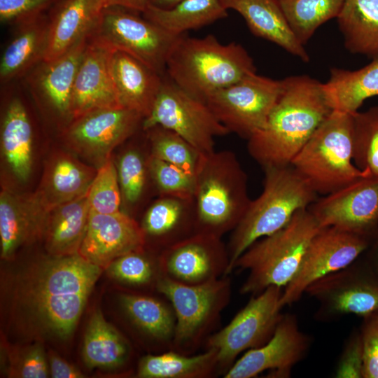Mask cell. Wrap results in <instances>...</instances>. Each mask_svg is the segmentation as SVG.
<instances>
[{
    "mask_svg": "<svg viewBox=\"0 0 378 378\" xmlns=\"http://www.w3.org/2000/svg\"><path fill=\"white\" fill-rule=\"evenodd\" d=\"M364 353L359 331L348 341L338 363L335 375L339 378H363Z\"/></svg>",
    "mask_w": 378,
    "mask_h": 378,
    "instance_id": "47",
    "label": "cell"
},
{
    "mask_svg": "<svg viewBox=\"0 0 378 378\" xmlns=\"http://www.w3.org/2000/svg\"><path fill=\"white\" fill-rule=\"evenodd\" d=\"M144 117L124 107L104 108L73 118L64 128L67 145L99 167L113 150L142 130Z\"/></svg>",
    "mask_w": 378,
    "mask_h": 378,
    "instance_id": "14",
    "label": "cell"
},
{
    "mask_svg": "<svg viewBox=\"0 0 378 378\" xmlns=\"http://www.w3.org/2000/svg\"><path fill=\"white\" fill-rule=\"evenodd\" d=\"M353 114L332 110L290 164L317 195L370 174L353 162Z\"/></svg>",
    "mask_w": 378,
    "mask_h": 378,
    "instance_id": "7",
    "label": "cell"
},
{
    "mask_svg": "<svg viewBox=\"0 0 378 378\" xmlns=\"http://www.w3.org/2000/svg\"><path fill=\"white\" fill-rule=\"evenodd\" d=\"M321 229L306 208L297 211L278 231L255 241L234 265L233 270L248 272L240 293L255 295L272 286L286 287L295 276L311 241Z\"/></svg>",
    "mask_w": 378,
    "mask_h": 378,
    "instance_id": "6",
    "label": "cell"
},
{
    "mask_svg": "<svg viewBox=\"0 0 378 378\" xmlns=\"http://www.w3.org/2000/svg\"><path fill=\"white\" fill-rule=\"evenodd\" d=\"M157 292L171 302L176 316L172 349L186 355L195 354L214 332L231 296L227 276L196 286L179 284L162 276Z\"/></svg>",
    "mask_w": 378,
    "mask_h": 378,
    "instance_id": "8",
    "label": "cell"
},
{
    "mask_svg": "<svg viewBox=\"0 0 378 378\" xmlns=\"http://www.w3.org/2000/svg\"><path fill=\"white\" fill-rule=\"evenodd\" d=\"M195 178L196 233L222 238L248 209L247 175L235 153L223 150L204 156Z\"/></svg>",
    "mask_w": 378,
    "mask_h": 378,
    "instance_id": "5",
    "label": "cell"
},
{
    "mask_svg": "<svg viewBox=\"0 0 378 378\" xmlns=\"http://www.w3.org/2000/svg\"><path fill=\"white\" fill-rule=\"evenodd\" d=\"M353 115V162L360 170L378 175V106Z\"/></svg>",
    "mask_w": 378,
    "mask_h": 378,
    "instance_id": "41",
    "label": "cell"
},
{
    "mask_svg": "<svg viewBox=\"0 0 378 378\" xmlns=\"http://www.w3.org/2000/svg\"><path fill=\"white\" fill-rule=\"evenodd\" d=\"M47 13L15 26V32L1 57V85L24 78L45 59L48 42Z\"/></svg>",
    "mask_w": 378,
    "mask_h": 378,
    "instance_id": "27",
    "label": "cell"
},
{
    "mask_svg": "<svg viewBox=\"0 0 378 378\" xmlns=\"http://www.w3.org/2000/svg\"><path fill=\"white\" fill-rule=\"evenodd\" d=\"M150 156V153L146 155L139 148L130 147L118 159L116 168L122 202L129 207L136 206L142 200L148 181H153Z\"/></svg>",
    "mask_w": 378,
    "mask_h": 378,
    "instance_id": "40",
    "label": "cell"
},
{
    "mask_svg": "<svg viewBox=\"0 0 378 378\" xmlns=\"http://www.w3.org/2000/svg\"><path fill=\"white\" fill-rule=\"evenodd\" d=\"M310 344L295 316L284 314L272 337L262 346L245 351L223 377L252 378L265 371L272 377H289L293 367L306 356Z\"/></svg>",
    "mask_w": 378,
    "mask_h": 378,
    "instance_id": "18",
    "label": "cell"
},
{
    "mask_svg": "<svg viewBox=\"0 0 378 378\" xmlns=\"http://www.w3.org/2000/svg\"><path fill=\"white\" fill-rule=\"evenodd\" d=\"M155 125L171 130L207 155L214 139L230 134L206 103L190 95L165 74L153 107L142 122V130Z\"/></svg>",
    "mask_w": 378,
    "mask_h": 378,
    "instance_id": "11",
    "label": "cell"
},
{
    "mask_svg": "<svg viewBox=\"0 0 378 378\" xmlns=\"http://www.w3.org/2000/svg\"><path fill=\"white\" fill-rule=\"evenodd\" d=\"M218 374L217 351L205 349L186 355L173 349L143 356L137 365L141 378H209Z\"/></svg>",
    "mask_w": 378,
    "mask_h": 378,
    "instance_id": "33",
    "label": "cell"
},
{
    "mask_svg": "<svg viewBox=\"0 0 378 378\" xmlns=\"http://www.w3.org/2000/svg\"><path fill=\"white\" fill-rule=\"evenodd\" d=\"M183 0H148V4L163 9H169L174 7Z\"/></svg>",
    "mask_w": 378,
    "mask_h": 378,
    "instance_id": "51",
    "label": "cell"
},
{
    "mask_svg": "<svg viewBox=\"0 0 378 378\" xmlns=\"http://www.w3.org/2000/svg\"><path fill=\"white\" fill-rule=\"evenodd\" d=\"M97 171L69 155L56 156L46 167L34 192L49 209L88 193Z\"/></svg>",
    "mask_w": 378,
    "mask_h": 378,
    "instance_id": "29",
    "label": "cell"
},
{
    "mask_svg": "<svg viewBox=\"0 0 378 378\" xmlns=\"http://www.w3.org/2000/svg\"><path fill=\"white\" fill-rule=\"evenodd\" d=\"M131 10L120 6L106 7L89 36L164 76L169 52L181 35L171 34Z\"/></svg>",
    "mask_w": 378,
    "mask_h": 378,
    "instance_id": "10",
    "label": "cell"
},
{
    "mask_svg": "<svg viewBox=\"0 0 378 378\" xmlns=\"http://www.w3.org/2000/svg\"><path fill=\"white\" fill-rule=\"evenodd\" d=\"M144 248V232L132 216L122 211L102 214L90 210L78 253L106 269L116 258Z\"/></svg>",
    "mask_w": 378,
    "mask_h": 378,
    "instance_id": "19",
    "label": "cell"
},
{
    "mask_svg": "<svg viewBox=\"0 0 378 378\" xmlns=\"http://www.w3.org/2000/svg\"><path fill=\"white\" fill-rule=\"evenodd\" d=\"M120 307L130 323L141 334L158 344L163 351L172 349L176 316L170 301L150 295L123 293Z\"/></svg>",
    "mask_w": 378,
    "mask_h": 378,
    "instance_id": "28",
    "label": "cell"
},
{
    "mask_svg": "<svg viewBox=\"0 0 378 378\" xmlns=\"http://www.w3.org/2000/svg\"><path fill=\"white\" fill-rule=\"evenodd\" d=\"M131 348L127 340L107 323L102 313H93L85 334L83 356L91 368H117L130 358Z\"/></svg>",
    "mask_w": 378,
    "mask_h": 378,
    "instance_id": "36",
    "label": "cell"
},
{
    "mask_svg": "<svg viewBox=\"0 0 378 378\" xmlns=\"http://www.w3.org/2000/svg\"><path fill=\"white\" fill-rule=\"evenodd\" d=\"M279 2L293 32L304 45L321 25L337 18L345 0H279Z\"/></svg>",
    "mask_w": 378,
    "mask_h": 378,
    "instance_id": "37",
    "label": "cell"
},
{
    "mask_svg": "<svg viewBox=\"0 0 378 378\" xmlns=\"http://www.w3.org/2000/svg\"><path fill=\"white\" fill-rule=\"evenodd\" d=\"M90 211L87 194L48 211L42 239L49 255L78 253Z\"/></svg>",
    "mask_w": 378,
    "mask_h": 378,
    "instance_id": "30",
    "label": "cell"
},
{
    "mask_svg": "<svg viewBox=\"0 0 378 378\" xmlns=\"http://www.w3.org/2000/svg\"><path fill=\"white\" fill-rule=\"evenodd\" d=\"M90 210L102 214L121 211V190L117 168L109 159L100 166L87 193Z\"/></svg>",
    "mask_w": 378,
    "mask_h": 378,
    "instance_id": "42",
    "label": "cell"
},
{
    "mask_svg": "<svg viewBox=\"0 0 378 378\" xmlns=\"http://www.w3.org/2000/svg\"><path fill=\"white\" fill-rule=\"evenodd\" d=\"M149 168L159 196L193 199L196 186L195 175L151 155L149 158Z\"/></svg>",
    "mask_w": 378,
    "mask_h": 378,
    "instance_id": "43",
    "label": "cell"
},
{
    "mask_svg": "<svg viewBox=\"0 0 378 378\" xmlns=\"http://www.w3.org/2000/svg\"><path fill=\"white\" fill-rule=\"evenodd\" d=\"M321 227H335L372 241L378 232V175H368L308 207Z\"/></svg>",
    "mask_w": 378,
    "mask_h": 378,
    "instance_id": "15",
    "label": "cell"
},
{
    "mask_svg": "<svg viewBox=\"0 0 378 378\" xmlns=\"http://www.w3.org/2000/svg\"><path fill=\"white\" fill-rule=\"evenodd\" d=\"M145 246L151 241L161 253L196 233L193 199L159 196L146 209L139 223Z\"/></svg>",
    "mask_w": 378,
    "mask_h": 378,
    "instance_id": "24",
    "label": "cell"
},
{
    "mask_svg": "<svg viewBox=\"0 0 378 378\" xmlns=\"http://www.w3.org/2000/svg\"><path fill=\"white\" fill-rule=\"evenodd\" d=\"M111 70L120 106L136 111L144 119L153 107L164 76L119 50L113 54Z\"/></svg>",
    "mask_w": 378,
    "mask_h": 378,
    "instance_id": "25",
    "label": "cell"
},
{
    "mask_svg": "<svg viewBox=\"0 0 378 378\" xmlns=\"http://www.w3.org/2000/svg\"><path fill=\"white\" fill-rule=\"evenodd\" d=\"M59 0H0V21L16 26L47 13Z\"/></svg>",
    "mask_w": 378,
    "mask_h": 378,
    "instance_id": "45",
    "label": "cell"
},
{
    "mask_svg": "<svg viewBox=\"0 0 378 378\" xmlns=\"http://www.w3.org/2000/svg\"><path fill=\"white\" fill-rule=\"evenodd\" d=\"M282 80L265 126L248 139V153L263 168L289 165L332 111L323 83L307 75Z\"/></svg>",
    "mask_w": 378,
    "mask_h": 378,
    "instance_id": "2",
    "label": "cell"
},
{
    "mask_svg": "<svg viewBox=\"0 0 378 378\" xmlns=\"http://www.w3.org/2000/svg\"><path fill=\"white\" fill-rule=\"evenodd\" d=\"M38 342L12 347L8 351V375L10 377L45 378L50 375L46 356Z\"/></svg>",
    "mask_w": 378,
    "mask_h": 378,
    "instance_id": "44",
    "label": "cell"
},
{
    "mask_svg": "<svg viewBox=\"0 0 378 378\" xmlns=\"http://www.w3.org/2000/svg\"><path fill=\"white\" fill-rule=\"evenodd\" d=\"M164 276L196 286L227 276L230 258L222 238L195 233L160 253Z\"/></svg>",
    "mask_w": 378,
    "mask_h": 378,
    "instance_id": "17",
    "label": "cell"
},
{
    "mask_svg": "<svg viewBox=\"0 0 378 378\" xmlns=\"http://www.w3.org/2000/svg\"><path fill=\"white\" fill-rule=\"evenodd\" d=\"M143 131L151 156L196 175L205 155L191 144L175 132L160 125Z\"/></svg>",
    "mask_w": 378,
    "mask_h": 378,
    "instance_id": "38",
    "label": "cell"
},
{
    "mask_svg": "<svg viewBox=\"0 0 378 378\" xmlns=\"http://www.w3.org/2000/svg\"><path fill=\"white\" fill-rule=\"evenodd\" d=\"M323 85L332 110L357 112L367 99L378 95V58L356 70L332 68Z\"/></svg>",
    "mask_w": 378,
    "mask_h": 378,
    "instance_id": "32",
    "label": "cell"
},
{
    "mask_svg": "<svg viewBox=\"0 0 378 378\" xmlns=\"http://www.w3.org/2000/svg\"><path fill=\"white\" fill-rule=\"evenodd\" d=\"M48 210L35 193L4 189L0 195L1 257L13 258L23 245L43 237Z\"/></svg>",
    "mask_w": 378,
    "mask_h": 378,
    "instance_id": "22",
    "label": "cell"
},
{
    "mask_svg": "<svg viewBox=\"0 0 378 378\" xmlns=\"http://www.w3.org/2000/svg\"><path fill=\"white\" fill-rule=\"evenodd\" d=\"M372 242L367 237L335 227H321L311 241L295 276L284 288L280 306L296 302L313 283L354 262Z\"/></svg>",
    "mask_w": 378,
    "mask_h": 378,
    "instance_id": "13",
    "label": "cell"
},
{
    "mask_svg": "<svg viewBox=\"0 0 378 378\" xmlns=\"http://www.w3.org/2000/svg\"><path fill=\"white\" fill-rule=\"evenodd\" d=\"M102 269L78 253L50 255L22 268L9 289L14 325L39 342L69 338Z\"/></svg>",
    "mask_w": 378,
    "mask_h": 378,
    "instance_id": "1",
    "label": "cell"
},
{
    "mask_svg": "<svg viewBox=\"0 0 378 378\" xmlns=\"http://www.w3.org/2000/svg\"><path fill=\"white\" fill-rule=\"evenodd\" d=\"M108 0H59L48 12V42L44 60L64 55L87 38Z\"/></svg>",
    "mask_w": 378,
    "mask_h": 378,
    "instance_id": "23",
    "label": "cell"
},
{
    "mask_svg": "<svg viewBox=\"0 0 378 378\" xmlns=\"http://www.w3.org/2000/svg\"><path fill=\"white\" fill-rule=\"evenodd\" d=\"M282 88V80L253 72L215 92L206 103L230 133L248 140L265 126Z\"/></svg>",
    "mask_w": 378,
    "mask_h": 378,
    "instance_id": "12",
    "label": "cell"
},
{
    "mask_svg": "<svg viewBox=\"0 0 378 378\" xmlns=\"http://www.w3.org/2000/svg\"><path fill=\"white\" fill-rule=\"evenodd\" d=\"M1 146L13 174L26 181L32 168L33 131L26 108L17 97L10 99L3 114Z\"/></svg>",
    "mask_w": 378,
    "mask_h": 378,
    "instance_id": "31",
    "label": "cell"
},
{
    "mask_svg": "<svg viewBox=\"0 0 378 378\" xmlns=\"http://www.w3.org/2000/svg\"><path fill=\"white\" fill-rule=\"evenodd\" d=\"M148 4V0H108V6H120L141 13Z\"/></svg>",
    "mask_w": 378,
    "mask_h": 378,
    "instance_id": "49",
    "label": "cell"
},
{
    "mask_svg": "<svg viewBox=\"0 0 378 378\" xmlns=\"http://www.w3.org/2000/svg\"><path fill=\"white\" fill-rule=\"evenodd\" d=\"M263 190L251 200L244 216L231 232L227 251L229 275L239 257L255 241L283 227L300 209L318 197L305 180L290 165L264 167Z\"/></svg>",
    "mask_w": 378,
    "mask_h": 378,
    "instance_id": "4",
    "label": "cell"
},
{
    "mask_svg": "<svg viewBox=\"0 0 378 378\" xmlns=\"http://www.w3.org/2000/svg\"><path fill=\"white\" fill-rule=\"evenodd\" d=\"M227 9L238 12L256 36L276 43L308 62L309 56L293 32L279 0H222Z\"/></svg>",
    "mask_w": 378,
    "mask_h": 378,
    "instance_id": "26",
    "label": "cell"
},
{
    "mask_svg": "<svg viewBox=\"0 0 378 378\" xmlns=\"http://www.w3.org/2000/svg\"><path fill=\"white\" fill-rule=\"evenodd\" d=\"M106 269L115 280L132 287L157 285L163 276L160 253L153 257L146 248L125 254L114 260Z\"/></svg>",
    "mask_w": 378,
    "mask_h": 378,
    "instance_id": "39",
    "label": "cell"
},
{
    "mask_svg": "<svg viewBox=\"0 0 378 378\" xmlns=\"http://www.w3.org/2000/svg\"><path fill=\"white\" fill-rule=\"evenodd\" d=\"M283 289L272 286L252 295L227 326L209 336L204 346L217 351L218 374L224 375L242 352L260 347L272 337L284 315Z\"/></svg>",
    "mask_w": 378,
    "mask_h": 378,
    "instance_id": "9",
    "label": "cell"
},
{
    "mask_svg": "<svg viewBox=\"0 0 378 378\" xmlns=\"http://www.w3.org/2000/svg\"><path fill=\"white\" fill-rule=\"evenodd\" d=\"M253 72H256L253 60L242 46L222 44L211 34L200 38L181 35L166 63L167 76L205 103L215 92Z\"/></svg>",
    "mask_w": 378,
    "mask_h": 378,
    "instance_id": "3",
    "label": "cell"
},
{
    "mask_svg": "<svg viewBox=\"0 0 378 378\" xmlns=\"http://www.w3.org/2000/svg\"><path fill=\"white\" fill-rule=\"evenodd\" d=\"M227 10L222 0H183L169 9L148 4L142 13L168 33L181 36L227 17Z\"/></svg>",
    "mask_w": 378,
    "mask_h": 378,
    "instance_id": "35",
    "label": "cell"
},
{
    "mask_svg": "<svg viewBox=\"0 0 378 378\" xmlns=\"http://www.w3.org/2000/svg\"><path fill=\"white\" fill-rule=\"evenodd\" d=\"M320 304L319 315L362 317L378 311V274L365 261L328 274L305 291Z\"/></svg>",
    "mask_w": 378,
    "mask_h": 378,
    "instance_id": "16",
    "label": "cell"
},
{
    "mask_svg": "<svg viewBox=\"0 0 378 378\" xmlns=\"http://www.w3.org/2000/svg\"><path fill=\"white\" fill-rule=\"evenodd\" d=\"M337 19L346 50L378 58V0H345Z\"/></svg>",
    "mask_w": 378,
    "mask_h": 378,
    "instance_id": "34",
    "label": "cell"
},
{
    "mask_svg": "<svg viewBox=\"0 0 378 378\" xmlns=\"http://www.w3.org/2000/svg\"><path fill=\"white\" fill-rule=\"evenodd\" d=\"M50 375L53 378H80L83 374L74 366L53 354L49 355Z\"/></svg>",
    "mask_w": 378,
    "mask_h": 378,
    "instance_id": "48",
    "label": "cell"
},
{
    "mask_svg": "<svg viewBox=\"0 0 378 378\" xmlns=\"http://www.w3.org/2000/svg\"><path fill=\"white\" fill-rule=\"evenodd\" d=\"M88 37L59 57L42 61L24 77L27 88L36 98L70 121L74 79Z\"/></svg>",
    "mask_w": 378,
    "mask_h": 378,
    "instance_id": "21",
    "label": "cell"
},
{
    "mask_svg": "<svg viewBox=\"0 0 378 378\" xmlns=\"http://www.w3.org/2000/svg\"><path fill=\"white\" fill-rule=\"evenodd\" d=\"M114 51L104 42L88 36L74 83L72 119L99 108L122 107L111 70Z\"/></svg>",
    "mask_w": 378,
    "mask_h": 378,
    "instance_id": "20",
    "label": "cell"
},
{
    "mask_svg": "<svg viewBox=\"0 0 378 378\" xmlns=\"http://www.w3.org/2000/svg\"><path fill=\"white\" fill-rule=\"evenodd\" d=\"M359 332L364 353L363 378H378V311L363 316Z\"/></svg>",
    "mask_w": 378,
    "mask_h": 378,
    "instance_id": "46",
    "label": "cell"
},
{
    "mask_svg": "<svg viewBox=\"0 0 378 378\" xmlns=\"http://www.w3.org/2000/svg\"><path fill=\"white\" fill-rule=\"evenodd\" d=\"M365 251L368 252L365 262L378 274V232Z\"/></svg>",
    "mask_w": 378,
    "mask_h": 378,
    "instance_id": "50",
    "label": "cell"
}]
</instances>
